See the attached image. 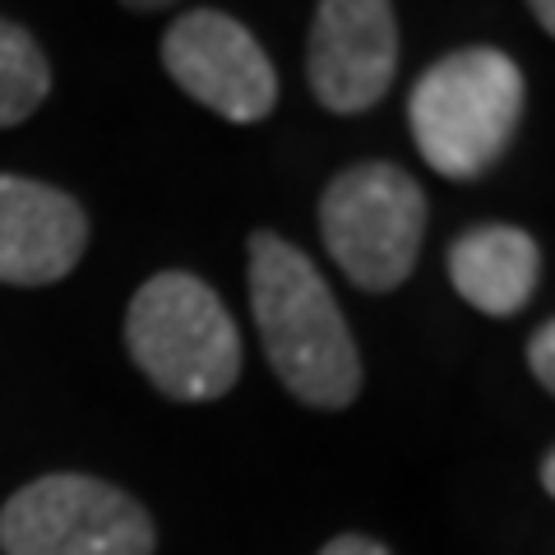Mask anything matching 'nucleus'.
<instances>
[{"mask_svg": "<svg viewBox=\"0 0 555 555\" xmlns=\"http://www.w3.org/2000/svg\"><path fill=\"white\" fill-rule=\"evenodd\" d=\"M250 306L269 371L306 408L338 412L361 393V357L334 292L278 232L250 236Z\"/></svg>", "mask_w": 555, "mask_h": 555, "instance_id": "f257e3e1", "label": "nucleus"}, {"mask_svg": "<svg viewBox=\"0 0 555 555\" xmlns=\"http://www.w3.org/2000/svg\"><path fill=\"white\" fill-rule=\"evenodd\" d=\"M524 69L505 51H449L416 79L408 98L412 144L444 181H477L509 153L524 120Z\"/></svg>", "mask_w": 555, "mask_h": 555, "instance_id": "f03ea898", "label": "nucleus"}, {"mask_svg": "<svg viewBox=\"0 0 555 555\" xmlns=\"http://www.w3.org/2000/svg\"><path fill=\"white\" fill-rule=\"evenodd\" d=\"M130 361L171 403H214L241 379V334L195 273H153L126 310Z\"/></svg>", "mask_w": 555, "mask_h": 555, "instance_id": "7ed1b4c3", "label": "nucleus"}, {"mask_svg": "<svg viewBox=\"0 0 555 555\" xmlns=\"http://www.w3.org/2000/svg\"><path fill=\"white\" fill-rule=\"evenodd\" d=\"M320 232L334 264L361 292H398L426 236V190L393 163H357L328 181Z\"/></svg>", "mask_w": 555, "mask_h": 555, "instance_id": "20e7f679", "label": "nucleus"}, {"mask_svg": "<svg viewBox=\"0 0 555 555\" xmlns=\"http://www.w3.org/2000/svg\"><path fill=\"white\" fill-rule=\"evenodd\" d=\"M5 555H153L158 528L120 486L83 473H51L0 509Z\"/></svg>", "mask_w": 555, "mask_h": 555, "instance_id": "39448f33", "label": "nucleus"}, {"mask_svg": "<svg viewBox=\"0 0 555 555\" xmlns=\"http://www.w3.org/2000/svg\"><path fill=\"white\" fill-rule=\"evenodd\" d=\"M163 69L199 107L250 126L278 102V75L255 33L222 10H190L163 33Z\"/></svg>", "mask_w": 555, "mask_h": 555, "instance_id": "423d86ee", "label": "nucleus"}, {"mask_svg": "<svg viewBox=\"0 0 555 555\" xmlns=\"http://www.w3.org/2000/svg\"><path fill=\"white\" fill-rule=\"evenodd\" d=\"M398 20L389 0H320L306 38V79L324 112L357 116L389 93Z\"/></svg>", "mask_w": 555, "mask_h": 555, "instance_id": "0eeeda50", "label": "nucleus"}, {"mask_svg": "<svg viewBox=\"0 0 555 555\" xmlns=\"http://www.w3.org/2000/svg\"><path fill=\"white\" fill-rule=\"evenodd\" d=\"M89 218L75 195L0 171V283L47 287L83 259Z\"/></svg>", "mask_w": 555, "mask_h": 555, "instance_id": "6e6552de", "label": "nucleus"}, {"mask_svg": "<svg viewBox=\"0 0 555 555\" xmlns=\"http://www.w3.org/2000/svg\"><path fill=\"white\" fill-rule=\"evenodd\" d=\"M537 278H542V250L524 228H509V222L467 228L449 246V283L481 315H518L532 301Z\"/></svg>", "mask_w": 555, "mask_h": 555, "instance_id": "1a4fd4ad", "label": "nucleus"}, {"mask_svg": "<svg viewBox=\"0 0 555 555\" xmlns=\"http://www.w3.org/2000/svg\"><path fill=\"white\" fill-rule=\"evenodd\" d=\"M51 93V65L33 33L14 20H0V130L20 126L47 102Z\"/></svg>", "mask_w": 555, "mask_h": 555, "instance_id": "9d476101", "label": "nucleus"}, {"mask_svg": "<svg viewBox=\"0 0 555 555\" xmlns=\"http://www.w3.org/2000/svg\"><path fill=\"white\" fill-rule=\"evenodd\" d=\"M528 371L542 389H555V324H537V334L528 343Z\"/></svg>", "mask_w": 555, "mask_h": 555, "instance_id": "9b49d317", "label": "nucleus"}, {"mask_svg": "<svg viewBox=\"0 0 555 555\" xmlns=\"http://www.w3.org/2000/svg\"><path fill=\"white\" fill-rule=\"evenodd\" d=\"M320 555H389V546H379L375 537H361V532H343Z\"/></svg>", "mask_w": 555, "mask_h": 555, "instance_id": "f8f14e48", "label": "nucleus"}, {"mask_svg": "<svg viewBox=\"0 0 555 555\" xmlns=\"http://www.w3.org/2000/svg\"><path fill=\"white\" fill-rule=\"evenodd\" d=\"M528 10L537 14L542 33H555V0H528Z\"/></svg>", "mask_w": 555, "mask_h": 555, "instance_id": "ddd939ff", "label": "nucleus"}, {"mask_svg": "<svg viewBox=\"0 0 555 555\" xmlns=\"http://www.w3.org/2000/svg\"><path fill=\"white\" fill-rule=\"evenodd\" d=\"M542 491H546V495H555V454H546V459H542Z\"/></svg>", "mask_w": 555, "mask_h": 555, "instance_id": "4468645a", "label": "nucleus"}, {"mask_svg": "<svg viewBox=\"0 0 555 555\" xmlns=\"http://www.w3.org/2000/svg\"><path fill=\"white\" fill-rule=\"evenodd\" d=\"M126 10H167V5H177V0H120Z\"/></svg>", "mask_w": 555, "mask_h": 555, "instance_id": "2eb2a0df", "label": "nucleus"}]
</instances>
